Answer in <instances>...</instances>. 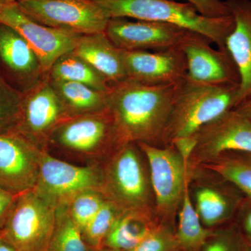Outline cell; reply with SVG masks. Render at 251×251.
I'll return each instance as SVG.
<instances>
[{"label":"cell","instance_id":"obj_1","mask_svg":"<svg viewBox=\"0 0 251 251\" xmlns=\"http://www.w3.org/2000/svg\"><path fill=\"white\" fill-rule=\"evenodd\" d=\"M176 85L126 80L111 86L108 108L125 142L164 147Z\"/></svg>","mask_w":251,"mask_h":251},{"label":"cell","instance_id":"obj_2","mask_svg":"<svg viewBox=\"0 0 251 251\" xmlns=\"http://www.w3.org/2000/svg\"><path fill=\"white\" fill-rule=\"evenodd\" d=\"M126 143L109 108L71 117L50 135L44 151L78 166L100 165Z\"/></svg>","mask_w":251,"mask_h":251},{"label":"cell","instance_id":"obj_3","mask_svg":"<svg viewBox=\"0 0 251 251\" xmlns=\"http://www.w3.org/2000/svg\"><path fill=\"white\" fill-rule=\"evenodd\" d=\"M100 168V191L106 201L122 211H138L156 217L148 158L138 144H124Z\"/></svg>","mask_w":251,"mask_h":251},{"label":"cell","instance_id":"obj_4","mask_svg":"<svg viewBox=\"0 0 251 251\" xmlns=\"http://www.w3.org/2000/svg\"><path fill=\"white\" fill-rule=\"evenodd\" d=\"M239 85H206L186 77L176 85L164 146L192 138L208 123L239 105Z\"/></svg>","mask_w":251,"mask_h":251},{"label":"cell","instance_id":"obj_5","mask_svg":"<svg viewBox=\"0 0 251 251\" xmlns=\"http://www.w3.org/2000/svg\"><path fill=\"white\" fill-rule=\"evenodd\" d=\"M110 18H131L138 21L168 23L205 36L227 51L226 41L233 29L232 15L220 18L203 16L193 5L175 0H93Z\"/></svg>","mask_w":251,"mask_h":251},{"label":"cell","instance_id":"obj_6","mask_svg":"<svg viewBox=\"0 0 251 251\" xmlns=\"http://www.w3.org/2000/svg\"><path fill=\"white\" fill-rule=\"evenodd\" d=\"M138 145L148 158L157 220L163 226L176 228V220L187 183L186 158L173 145Z\"/></svg>","mask_w":251,"mask_h":251},{"label":"cell","instance_id":"obj_7","mask_svg":"<svg viewBox=\"0 0 251 251\" xmlns=\"http://www.w3.org/2000/svg\"><path fill=\"white\" fill-rule=\"evenodd\" d=\"M187 164L190 196L203 226L214 229L234 221L245 200L244 193L214 172Z\"/></svg>","mask_w":251,"mask_h":251},{"label":"cell","instance_id":"obj_8","mask_svg":"<svg viewBox=\"0 0 251 251\" xmlns=\"http://www.w3.org/2000/svg\"><path fill=\"white\" fill-rule=\"evenodd\" d=\"M56 207L34 189L19 195L0 237L21 251H46L55 226Z\"/></svg>","mask_w":251,"mask_h":251},{"label":"cell","instance_id":"obj_9","mask_svg":"<svg viewBox=\"0 0 251 251\" xmlns=\"http://www.w3.org/2000/svg\"><path fill=\"white\" fill-rule=\"evenodd\" d=\"M16 3L36 23L81 35L104 32L111 18L93 0H19Z\"/></svg>","mask_w":251,"mask_h":251},{"label":"cell","instance_id":"obj_10","mask_svg":"<svg viewBox=\"0 0 251 251\" xmlns=\"http://www.w3.org/2000/svg\"><path fill=\"white\" fill-rule=\"evenodd\" d=\"M100 165L78 166L63 161L41 150L39 173L34 188L54 207L69 203L74 196L101 186Z\"/></svg>","mask_w":251,"mask_h":251},{"label":"cell","instance_id":"obj_11","mask_svg":"<svg viewBox=\"0 0 251 251\" xmlns=\"http://www.w3.org/2000/svg\"><path fill=\"white\" fill-rule=\"evenodd\" d=\"M71 118L50 84L49 77L23 94L16 134L44 151L50 135Z\"/></svg>","mask_w":251,"mask_h":251},{"label":"cell","instance_id":"obj_12","mask_svg":"<svg viewBox=\"0 0 251 251\" xmlns=\"http://www.w3.org/2000/svg\"><path fill=\"white\" fill-rule=\"evenodd\" d=\"M187 163L198 166L227 151L251 153V122L236 109L202 127L193 137Z\"/></svg>","mask_w":251,"mask_h":251},{"label":"cell","instance_id":"obj_13","mask_svg":"<svg viewBox=\"0 0 251 251\" xmlns=\"http://www.w3.org/2000/svg\"><path fill=\"white\" fill-rule=\"evenodd\" d=\"M104 33L122 50L158 51L181 49L196 32L168 23L111 18Z\"/></svg>","mask_w":251,"mask_h":251},{"label":"cell","instance_id":"obj_14","mask_svg":"<svg viewBox=\"0 0 251 251\" xmlns=\"http://www.w3.org/2000/svg\"><path fill=\"white\" fill-rule=\"evenodd\" d=\"M0 23L14 28L23 36L47 73L61 56L74 50L82 36L36 23L25 14L16 2L3 10Z\"/></svg>","mask_w":251,"mask_h":251},{"label":"cell","instance_id":"obj_15","mask_svg":"<svg viewBox=\"0 0 251 251\" xmlns=\"http://www.w3.org/2000/svg\"><path fill=\"white\" fill-rule=\"evenodd\" d=\"M0 75L11 87L25 94L48 76L40 59L23 36L0 23Z\"/></svg>","mask_w":251,"mask_h":251},{"label":"cell","instance_id":"obj_16","mask_svg":"<svg viewBox=\"0 0 251 251\" xmlns=\"http://www.w3.org/2000/svg\"><path fill=\"white\" fill-rule=\"evenodd\" d=\"M40 151L16 133L0 135V188L16 196L34 189Z\"/></svg>","mask_w":251,"mask_h":251},{"label":"cell","instance_id":"obj_17","mask_svg":"<svg viewBox=\"0 0 251 251\" xmlns=\"http://www.w3.org/2000/svg\"><path fill=\"white\" fill-rule=\"evenodd\" d=\"M126 80L144 85H177L187 74L186 57L181 49L122 50Z\"/></svg>","mask_w":251,"mask_h":251},{"label":"cell","instance_id":"obj_18","mask_svg":"<svg viewBox=\"0 0 251 251\" xmlns=\"http://www.w3.org/2000/svg\"><path fill=\"white\" fill-rule=\"evenodd\" d=\"M205 36L195 33L181 48L189 80L206 85H239L237 68L227 51L214 49Z\"/></svg>","mask_w":251,"mask_h":251},{"label":"cell","instance_id":"obj_19","mask_svg":"<svg viewBox=\"0 0 251 251\" xmlns=\"http://www.w3.org/2000/svg\"><path fill=\"white\" fill-rule=\"evenodd\" d=\"M234 25L226 49L239 72V106L251 98V0H226Z\"/></svg>","mask_w":251,"mask_h":251},{"label":"cell","instance_id":"obj_20","mask_svg":"<svg viewBox=\"0 0 251 251\" xmlns=\"http://www.w3.org/2000/svg\"><path fill=\"white\" fill-rule=\"evenodd\" d=\"M73 52L101 74L110 85L126 80L122 50L112 44L105 33L81 36Z\"/></svg>","mask_w":251,"mask_h":251},{"label":"cell","instance_id":"obj_21","mask_svg":"<svg viewBox=\"0 0 251 251\" xmlns=\"http://www.w3.org/2000/svg\"><path fill=\"white\" fill-rule=\"evenodd\" d=\"M160 225L156 216L138 211H121L105 238L103 247L130 251Z\"/></svg>","mask_w":251,"mask_h":251},{"label":"cell","instance_id":"obj_22","mask_svg":"<svg viewBox=\"0 0 251 251\" xmlns=\"http://www.w3.org/2000/svg\"><path fill=\"white\" fill-rule=\"evenodd\" d=\"M49 80L70 117L108 109V92L96 90L78 82Z\"/></svg>","mask_w":251,"mask_h":251},{"label":"cell","instance_id":"obj_23","mask_svg":"<svg viewBox=\"0 0 251 251\" xmlns=\"http://www.w3.org/2000/svg\"><path fill=\"white\" fill-rule=\"evenodd\" d=\"M50 80L78 82L100 92H108L111 85L90 64L74 52L63 54L48 72Z\"/></svg>","mask_w":251,"mask_h":251},{"label":"cell","instance_id":"obj_24","mask_svg":"<svg viewBox=\"0 0 251 251\" xmlns=\"http://www.w3.org/2000/svg\"><path fill=\"white\" fill-rule=\"evenodd\" d=\"M199 166L221 175L251 199V153L227 151Z\"/></svg>","mask_w":251,"mask_h":251},{"label":"cell","instance_id":"obj_25","mask_svg":"<svg viewBox=\"0 0 251 251\" xmlns=\"http://www.w3.org/2000/svg\"><path fill=\"white\" fill-rule=\"evenodd\" d=\"M176 235L181 251H202L211 229L203 226L193 207L189 190L188 176L184 199L177 216Z\"/></svg>","mask_w":251,"mask_h":251},{"label":"cell","instance_id":"obj_26","mask_svg":"<svg viewBox=\"0 0 251 251\" xmlns=\"http://www.w3.org/2000/svg\"><path fill=\"white\" fill-rule=\"evenodd\" d=\"M46 251H91L69 215L67 204L56 208L55 226Z\"/></svg>","mask_w":251,"mask_h":251},{"label":"cell","instance_id":"obj_27","mask_svg":"<svg viewBox=\"0 0 251 251\" xmlns=\"http://www.w3.org/2000/svg\"><path fill=\"white\" fill-rule=\"evenodd\" d=\"M121 211L112 203L106 201L93 219L82 229L81 232L82 238L91 250L103 248L105 238Z\"/></svg>","mask_w":251,"mask_h":251},{"label":"cell","instance_id":"obj_28","mask_svg":"<svg viewBox=\"0 0 251 251\" xmlns=\"http://www.w3.org/2000/svg\"><path fill=\"white\" fill-rule=\"evenodd\" d=\"M106 202L99 190L82 191L67 203L69 215L81 232Z\"/></svg>","mask_w":251,"mask_h":251},{"label":"cell","instance_id":"obj_29","mask_svg":"<svg viewBox=\"0 0 251 251\" xmlns=\"http://www.w3.org/2000/svg\"><path fill=\"white\" fill-rule=\"evenodd\" d=\"M22 99L0 75V135L16 133Z\"/></svg>","mask_w":251,"mask_h":251},{"label":"cell","instance_id":"obj_30","mask_svg":"<svg viewBox=\"0 0 251 251\" xmlns=\"http://www.w3.org/2000/svg\"><path fill=\"white\" fill-rule=\"evenodd\" d=\"M249 243L235 221L211 229L202 251H248Z\"/></svg>","mask_w":251,"mask_h":251},{"label":"cell","instance_id":"obj_31","mask_svg":"<svg viewBox=\"0 0 251 251\" xmlns=\"http://www.w3.org/2000/svg\"><path fill=\"white\" fill-rule=\"evenodd\" d=\"M176 229L160 225L130 251H181Z\"/></svg>","mask_w":251,"mask_h":251},{"label":"cell","instance_id":"obj_32","mask_svg":"<svg viewBox=\"0 0 251 251\" xmlns=\"http://www.w3.org/2000/svg\"><path fill=\"white\" fill-rule=\"evenodd\" d=\"M197 9L203 16L220 18L229 16L230 12L226 1L222 0H184Z\"/></svg>","mask_w":251,"mask_h":251},{"label":"cell","instance_id":"obj_33","mask_svg":"<svg viewBox=\"0 0 251 251\" xmlns=\"http://www.w3.org/2000/svg\"><path fill=\"white\" fill-rule=\"evenodd\" d=\"M236 224L240 229L243 235L249 243H251V199L246 197L240 209L238 211Z\"/></svg>","mask_w":251,"mask_h":251},{"label":"cell","instance_id":"obj_34","mask_svg":"<svg viewBox=\"0 0 251 251\" xmlns=\"http://www.w3.org/2000/svg\"><path fill=\"white\" fill-rule=\"evenodd\" d=\"M18 196L0 188V234L4 229Z\"/></svg>","mask_w":251,"mask_h":251},{"label":"cell","instance_id":"obj_35","mask_svg":"<svg viewBox=\"0 0 251 251\" xmlns=\"http://www.w3.org/2000/svg\"><path fill=\"white\" fill-rule=\"evenodd\" d=\"M234 109L240 112L251 122V98L243 102L239 106Z\"/></svg>","mask_w":251,"mask_h":251},{"label":"cell","instance_id":"obj_36","mask_svg":"<svg viewBox=\"0 0 251 251\" xmlns=\"http://www.w3.org/2000/svg\"><path fill=\"white\" fill-rule=\"evenodd\" d=\"M0 251H18L14 246L0 237Z\"/></svg>","mask_w":251,"mask_h":251},{"label":"cell","instance_id":"obj_37","mask_svg":"<svg viewBox=\"0 0 251 251\" xmlns=\"http://www.w3.org/2000/svg\"><path fill=\"white\" fill-rule=\"evenodd\" d=\"M14 4V3H13ZM11 4V3H10L8 0H0V14L2 12L3 10L6 7V6H9V5Z\"/></svg>","mask_w":251,"mask_h":251},{"label":"cell","instance_id":"obj_38","mask_svg":"<svg viewBox=\"0 0 251 251\" xmlns=\"http://www.w3.org/2000/svg\"><path fill=\"white\" fill-rule=\"evenodd\" d=\"M91 251H117L113 250V249H109L107 247H103L101 249H97V250H91Z\"/></svg>","mask_w":251,"mask_h":251},{"label":"cell","instance_id":"obj_39","mask_svg":"<svg viewBox=\"0 0 251 251\" xmlns=\"http://www.w3.org/2000/svg\"><path fill=\"white\" fill-rule=\"evenodd\" d=\"M8 1H9L10 3H11V4H13V3L17 2L19 0H8Z\"/></svg>","mask_w":251,"mask_h":251},{"label":"cell","instance_id":"obj_40","mask_svg":"<svg viewBox=\"0 0 251 251\" xmlns=\"http://www.w3.org/2000/svg\"><path fill=\"white\" fill-rule=\"evenodd\" d=\"M248 251H251V243H249V250Z\"/></svg>","mask_w":251,"mask_h":251},{"label":"cell","instance_id":"obj_41","mask_svg":"<svg viewBox=\"0 0 251 251\" xmlns=\"http://www.w3.org/2000/svg\"></svg>","mask_w":251,"mask_h":251}]
</instances>
